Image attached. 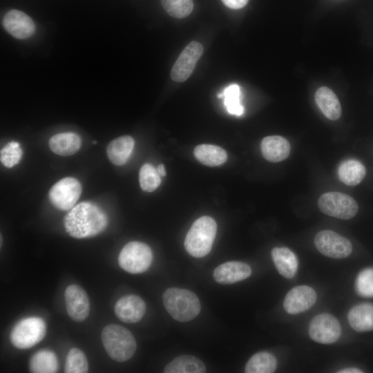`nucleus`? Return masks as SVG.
Listing matches in <instances>:
<instances>
[{
  "label": "nucleus",
  "instance_id": "obj_29",
  "mask_svg": "<svg viewBox=\"0 0 373 373\" xmlns=\"http://www.w3.org/2000/svg\"><path fill=\"white\" fill-rule=\"evenodd\" d=\"M88 370V363L84 353L77 347L70 349L66 356L64 366L66 373H85Z\"/></svg>",
  "mask_w": 373,
  "mask_h": 373
},
{
  "label": "nucleus",
  "instance_id": "obj_2",
  "mask_svg": "<svg viewBox=\"0 0 373 373\" xmlns=\"http://www.w3.org/2000/svg\"><path fill=\"white\" fill-rule=\"evenodd\" d=\"M162 299L168 313L178 321H191L200 312L201 304L198 297L189 289L169 288L164 292Z\"/></svg>",
  "mask_w": 373,
  "mask_h": 373
},
{
  "label": "nucleus",
  "instance_id": "obj_8",
  "mask_svg": "<svg viewBox=\"0 0 373 373\" xmlns=\"http://www.w3.org/2000/svg\"><path fill=\"white\" fill-rule=\"evenodd\" d=\"M81 193L80 182L76 178L66 177L59 180L51 187L48 198L56 209L67 211L75 206Z\"/></svg>",
  "mask_w": 373,
  "mask_h": 373
},
{
  "label": "nucleus",
  "instance_id": "obj_17",
  "mask_svg": "<svg viewBox=\"0 0 373 373\" xmlns=\"http://www.w3.org/2000/svg\"><path fill=\"white\" fill-rule=\"evenodd\" d=\"M290 149L289 142L279 135L265 137L260 142L262 156L271 162H278L285 160L289 155Z\"/></svg>",
  "mask_w": 373,
  "mask_h": 373
},
{
  "label": "nucleus",
  "instance_id": "obj_33",
  "mask_svg": "<svg viewBox=\"0 0 373 373\" xmlns=\"http://www.w3.org/2000/svg\"><path fill=\"white\" fill-rule=\"evenodd\" d=\"M355 289L361 296L373 297V268L365 269L358 274Z\"/></svg>",
  "mask_w": 373,
  "mask_h": 373
},
{
  "label": "nucleus",
  "instance_id": "obj_24",
  "mask_svg": "<svg viewBox=\"0 0 373 373\" xmlns=\"http://www.w3.org/2000/svg\"><path fill=\"white\" fill-rule=\"evenodd\" d=\"M206 367L198 358L191 355H181L175 358L164 367L165 373H204Z\"/></svg>",
  "mask_w": 373,
  "mask_h": 373
},
{
  "label": "nucleus",
  "instance_id": "obj_1",
  "mask_svg": "<svg viewBox=\"0 0 373 373\" xmlns=\"http://www.w3.org/2000/svg\"><path fill=\"white\" fill-rule=\"evenodd\" d=\"M105 212L96 204L82 202L75 205L64 219V228L72 237L88 238L103 232L108 225Z\"/></svg>",
  "mask_w": 373,
  "mask_h": 373
},
{
  "label": "nucleus",
  "instance_id": "obj_21",
  "mask_svg": "<svg viewBox=\"0 0 373 373\" xmlns=\"http://www.w3.org/2000/svg\"><path fill=\"white\" fill-rule=\"evenodd\" d=\"M315 101L325 116L331 120L338 119L341 115L340 102L328 87L322 86L315 93Z\"/></svg>",
  "mask_w": 373,
  "mask_h": 373
},
{
  "label": "nucleus",
  "instance_id": "obj_19",
  "mask_svg": "<svg viewBox=\"0 0 373 373\" xmlns=\"http://www.w3.org/2000/svg\"><path fill=\"white\" fill-rule=\"evenodd\" d=\"M48 145L54 153L69 156L77 153L80 149L81 138L75 133H60L50 138Z\"/></svg>",
  "mask_w": 373,
  "mask_h": 373
},
{
  "label": "nucleus",
  "instance_id": "obj_34",
  "mask_svg": "<svg viewBox=\"0 0 373 373\" xmlns=\"http://www.w3.org/2000/svg\"><path fill=\"white\" fill-rule=\"evenodd\" d=\"M228 8L231 9H240L247 3L249 0H221Z\"/></svg>",
  "mask_w": 373,
  "mask_h": 373
},
{
  "label": "nucleus",
  "instance_id": "obj_3",
  "mask_svg": "<svg viewBox=\"0 0 373 373\" xmlns=\"http://www.w3.org/2000/svg\"><path fill=\"white\" fill-rule=\"evenodd\" d=\"M102 341L108 355L117 362L130 359L135 352L137 344L131 332L124 327L110 324L102 332Z\"/></svg>",
  "mask_w": 373,
  "mask_h": 373
},
{
  "label": "nucleus",
  "instance_id": "obj_36",
  "mask_svg": "<svg viewBox=\"0 0 373 373\" xmlns=\"http://www.w3.org/2000/svg\"><path fill=\"white\" fill-rule=\"evenodd\" d=\"M157 171L160 176H164L166 175L165 168L162 164L157 166Z\"/></svg>",
  "mask_w": 373,
  "mask_h": 373
},
{
  "label": "nucleus",
  "instance_id": "obj_7",
  "mask_svg": "<svg viewBox=\"0 0 373 373\" xmlns=\"http://www.w3.org/2000/svg\"><path fill=\"white\" fill-rule=\"evenodd\" d=\"M318 205L325 214L343 220L352 218L358 209L353 198L336 191L323 194L318 199Z\"/></svg>",
  "mask_w": 373,
  "mask_h": 373
},
{
  "label": "nucleus",
  "instance_id": "obj_30",
  "mask_svg": "<svg viewBox=\"0 0 373 373\" xmlns=\"http://www.w3.org/2000/svg\"><path fill=\"white\" fill-rule=\"evenodd\" d=\"M139 181L143 191L152 192L160 186L161 178L157 169L147 163L144 164L140 170Z\"/></svg>",
  "mask_w": 373,
  "mask_h": 373
},
{
  "label": "nucleus",
  "instance_id": "obj_22",
  "mask_svg": "<svg viewBox=\"0 0 373 373\" xmlns=\"http://www.w3.org/2000/svg\"><path fill=\"white\" fill-rule=\"evenodd\" d=\"M347 319L350 326L357 332L373 330V304L355 305L350 310Z\"/></svg>",
  "mask_w": 373,
  "mask_h": 373
},
{
  "label": "nucleus",
  "instance_id": "obj_12",
  "mask_svg": "<svg viewBox=\"0 0 373 373\" xmlns=\"http://www.w3.org/2000/svg\"><path fill=\"white\" fill-rule=\"evenodd\" d=\"M66 311L69 317L76 321H85L90 312V302L86 292L77 285L68 286L64 292Z\"/></svg>",
  "mask_w": 373,
  "mask_h": 373
},
{
  "label": "nucleus",
  "instance_id": "obj_11",
  "mask_svg": "<svg viewBox=\"0 0 373 373\" xmlns=\"http://www.w3.org/2000/svg\"><path fill=\"white\" fill-rule=\"evenodd\" d=\"M341 334V328L338 320L329 314L316 316L309 326L311 338L322 344L334 343L339 338Z\"/></svg>",
  "mask_w": 373,
  "mask_h": 373
},
{
  "label": "nucleus",
  "instance_id": "obj_26",
  "mask_svg": "<svg viewBox=\"0 0 373 373\" xmlns=\"http://www.w3.org/2000/svg\"><path fill=\"white\" fill-rule=\"evenodd\" d=\"M365 173L363 164L356 160H345L338 168L339 180L348 186L359 184L365 178Z\"/></svg>",
  "mask_w": 373,
  "mask_h": 373
},
{
  "label": "nucleus",
  "instance_id": "obj_16",
  "mask_svg": "<svg viewBox=\"0 0 373 373\" xmlns=\"http://www.w3.org/2000/svg\"><path fill=\"white\" fill-rule=\"evenodd\" d=\"M251 274L249 265L238 261H229L217 267L213 271L214 280L222 285L235 283L243 280Z\"/></svg>",
  "mask_w": 373,
  "mask_h": 373
},
{
  "label": "nucleus",
  "instance_id": "obj_31",
  "mask_svg": "<svg viewBox=\"0 0 373 373\" xmlns=\"http://www.w3.org/2000/svg\"><path fill=\"white\" fill-rule=\"evenodd\" d=\"M161 4L170 16L177 19L187 17L193 8V0H161Z\"/></svg>",
  "mask_w": 373,
  "mask_h": 373
},
{
  "label": "nucleus",
  "instance_id": "obj_28",
  "mask_svg": "<svg viewBox=\"0 0 373 373\" xmlns=\"http://www.w3.org/2000/svg\"><path fill=\"white\" fill-rule=\"evenodd\" d=\"M218 97L223 99L229 113L237 116L243 114L244 107L240 103V89L238 84H233L226 87Z\"/></svg>",
  "mask_w": 373,
  "mask_h": 373
},
{
  "label": "nucleus",
  "instance_id": "obj_32",
  "mask_svg": "<svg viewBox=\"0 0 373 373\" xmlns=\"http://www.w3.org/2000/svg\"><path fill=\"white\" fill-rule=\"evenodd\" d=\"M22 154L19 143L11 141L1 149L0 160L6 167L12 168L20 162Z\"/></svg>",
  "mask_w": 373,
  "mask_h": 373
},
{
  "label": "nucleus",
  "instance_id": "obj_18",
  "mask_svg": "<svg viewBox=\"0 0 373 373\" xmlns=\"http://www.w3.org/2000/svg\"><path fill=\"white\" fill-rule=\"evenodd\" d=\"M134 145V139L129 135H123L112 140L106 149L109 160L117 166L124 164L131 155Z\"/></svg>",
  "mask_w": 373,
  "mask_h": 373
},
{
  "label": "nucleus",
  "instance_id": "obj_15",
  "mask_svg": "<svg viewBox=\"0 0 373 373\" xmlns=\"http://www.w3.org/2000/svg\"><path fill=\"white\" fill-rule=\"evenodd\" d=\"M146 304L142 298L129 294L120 298L115 303L114 312L117 317L127 323L140 321L146 312Z\"/></svg>",
  "mask_w": 373,
  "mask_h": 373
},
{
  "label": "nucleus",
  "instance_id": "obj_5",
  "mask_svg": "<svg viewBox=\"0 0 373 373\" xmlns=\"http://www.w3.org/2000/svg\"><path fill=\"white\" fill-rule=\"evenodd\" d=\"M46 334V325L44 319L37 316L24 318L12 327L10 339L18 349H28L44 339Z\"/></svg>",
  "mask_w": 373,
  "mask_h": 373
},
{
  "label": "nucleus",
  "instance_id": "obj_37",
  "mask_svg": "<svg viewBox=\"0 0 373 373\" xmlns=\"http://www.w3.org/2000/svg\"><path fill=\"white\" fill-rule=\"evenodd\" d=\"M96 143H97V142H96V141H94V142H93V144H95Z\"/></svg>",
  "mask_w": 373,
  "mask_h": 373
},
{
  "label": "nucleus",
  "instance_id": "obj_10",
  "mask_svg": "<svg viewBox=\"0 0 373 373\" xmlns=\"http://www.w3.org/2000/svg\"><path fill=\"white\" fill-rule=\"evenodd\" d=\"M202 53V45L198 41H191L182 51L172 67V80L175 82L186 81L193 72Z\"/></svg>",
  "mask_w": 373,
  "mask_h": 373
},
{
  "label": "nucleus",
  "instance_id": "obj_13",
  "mask_svg": "<svg viewBox=\"0 0 373 373\" xmlns=\"http://www.w3.org/2000/svg\"><path fill=\"white\" fill-rule=\"evenodd\" d=\"M315 290L307 285L292 288L286 294L283 307L289 314H297L310 309L316 301Z\"/></svg>",
  "mask_w": 373,
  "mask_h": 373
},
{
  "label": "nucleus",
  "instance_id": "obj_6",
  "mask_svg": "<svg viewBox=\"0 0 373 373\" xmlns=\"http://www.w3.org/2000/svg\"><path fill=\"white\" fill-rule=\"evenodd\" d=\"M153 261V252L146 244L132 241L122 249L118 256L119 267L124 271L133 274L146 271Z\"/></svg>",
  "mask_w": 373,
  "mask_h": 373
},
{
  "label": "nucleus",
  "instance_id": "obj_14",
  "mask_svg": "<svg viewBox=\"0 0 373 373\" xmlns=\"http://www.w3.org/2000/svg\"><path fill=\"white\" fill-rule=\"evenodd\" d=\"M4 29L17 39L30 37L35 30V23L26 13L18 10H11L3 19Z\"/></svg>",
  "mask_w": 373,
  "mask_h": 373
},
{
  "label": "nucleus",
  "instance_id": "obj_20",
  "mask_svg": "<svg viewBox=\"0 0 373 373\" xmlns=\"http://www.w3.org/2000/svg\"><path fill=\"white\" fill-rule=\"evenodd\" d=\"M271 255L280 275L287 278H291L295 276L298 269V259L294 252L287 247H274Z\"/></svg>",
  "mask_w": 373,
  "mask_h": 373
},
{
  "label": "nucleus",
  "instance_id": "obj_4",
  "mask_svg": "<svg viewBox=\"0 0 373 373\" xmlns=\"http://www.w3.org/2000/svg\"><path fill=\"white\" fill-rule=\"evenodd\" d=\"M217 224L209 216L197 219L184 240V247L188 254L194 258H202L211 251L216 237Z\"/></svg>",
  "mask_w": 373,
  "mask_h": 373
},
{
  "label": "nucleus",
  "instance_id": "obj_35",
  "mask_svg": "<svg viewBox=\"0 0 373 373\" xmlns=\"http://www.w3.org/2000/svg\"><path fill=\"white\" fill-rule=\"evenodd\" d=\"M338 373H362L363 371L356 367H347L338 371Z\"/></svg>",
  "mask_w": 373,
  "mask_h": 373
},
{
  "label": "nucleus",
  "instance_id": "obj_23",
  "mask_svg": "<svg viewBox=\"0 0 373 373\" xmlns=\"http://www.w3.org/2000/svg\"><path fill=\"white\" fill-rule=\"evenodd\" d=\"M59 363L55 353L48 349L34 354L29 361V369L33 373H55L58 371Z\"/></svg>",
  "mask_w": 373,
  "mask_h": 373
},
{
  "label": "nucleus",
  "instance_id": "obj_27",
  "mask_svg": "<svg viewBox=\"0 0 373 373\" xmlns=\"http://www.w3.org/2000/svg\"><path fill=\"white\" fill-rule=\"evenodd\" d=\"M277 367L275 356L267 352H260L247 361L245 371L247 373H272Z\"/></svg>",
  "mask_w": 373,
  "mask_h": 373
},
{
  "label": "nucleus",
  "instance_id": "obj_9",
  "mask_svg": "<svg viewBox=\"0 0 373 373\" xmlns=\"http://www.w3.org/2000/svg\"><path fill=\"white\" fill-rule=\"evenodd\" d=\"M314 245L323 255L335 259L347 258L352 251L350 241L331 230L319 231L314 238Z\"/></svg>",
  "mask_w": 373,
  "mask_h": 373
},
{
  "label": "nucleus",
  "instance_id": "obj_25",
  "mask_svg": "<svg viewBox=\"0 0 373 373\" xmlns=\"http://www.w3.org/2000/svg\"><path fill=\"white\" fill-rule=\"evenodd\" d=\"M193 154L200 163L209 166L220 165L227 159V152L222 148L212 144L197 146Z\"/></svg>",
  "mask_w": 373,
  "mask_h": 373
}]
</instances>
